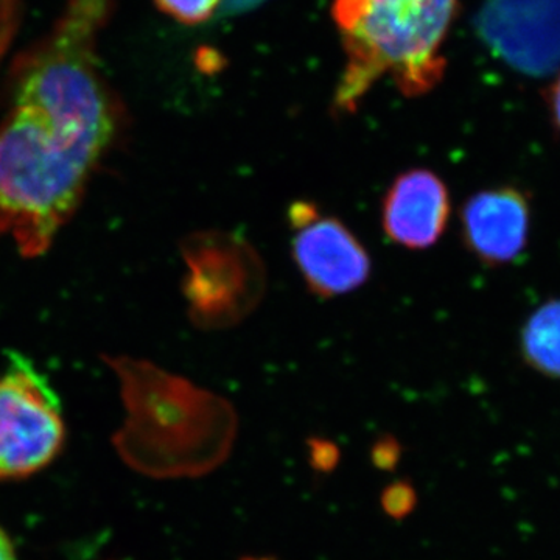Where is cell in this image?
<instances>
[{"label": "cell", "instance_id": "1", "mask_svg": "<svg viewBox=\"0 0 560 560\" xmlns=\"http://www.w3.org/2000/svg\"><path fill=\"white\" fill-rule=\"evenodd\" d=\"M106 363L120 383L127 418L114 438L121 458L151 478H201L230 458L238 415L226 397L132 357Z\"/></svg>", "mask_w": 560, "mask_h": 560}, {"label": "cell", "instance_id": "2", "mask_svg": "<svg viewBox=\"0 0 560 560\" xmlns=\"http://www.w3.org/2000/svg\"><path fill=\"white\" fill-rule=\"evenodd\" d=\"M105 151L32 106L10 105L0 125V237L24 257L46 254Z\"/></svg>", "mask_w": 560, "mask_h": 560}, {"label": "cell", "instance_id": "3", "mask_svg": "<svg viewBox=\"0 0 560 560\" xmlns=\"http://www.w3.org/2000/svg\"><path fill=\"white\" fill-rule=\"evenodd\" d=\"M458 0H337L334 16L342 33L348 66L337 95L338 113H352L386 72L408 97L436 86L445 62L438 57Z\"/></svg>", "mask_w": 560, "mask_h": 560}, {"label": "cell", "instance_id": "4", "mask_svg": "<svg viewBox=\"0 0 560 560\" xmlns=\"http://www.w3.org/2000/svg\"><path fill=\"white\" fill-rule=\"evenodd\" d=\"M187 315L206 331L232 329L260 307L268 272L259 250L242 235L223 230L190 232L179 245Z\"/></svg>", "mask_w": 560, "mask_h": 560}, {"label": "cell", "instance_id": "5", "mask_svg": "<svg viewBox=\"0 0 560 560\" xmlns=\"http://www.w3.org/2000/svg\"><path fill=\"white\" fill-rule=\"evenodd\" d=\"M66 440L60 397L20 352L0 372V481L21 480L49 466Z\"/></svg>", "mask_w": 560, "mask_h": 560}, {"label": "cell", "instance_id": "6", "mask_svg": "<svg viewBox=\"0 0 560 560\" xmlns=\"http://www.w3.org/2000/svg\"><path fill=\"white\" fill-rule=\"evenodd\" d=\"M289 221L293 228L291 257L315 296H346L370 280V253L345 221L323 215L308 201L294 202Z\"/></svg>", "mask_w": 560, "mask_h": 560}, {"label": "cell", "instance_id": "7", "mask_svg": "<svg viewBox=\"0 0 560 560\" xmlns=\"http://www.w3.org/2000/svg\"><path fill=\"white\" fill-rule=\"evenodd\" d=\"M475 31L517 72L541 77L560 68V0H486Z\"/></svg>", "mask_w": 560, "mask_h": 560}, {"label": "cell", "instance_id": "8", "mask_svg": "<svg viewBox=\"0 0 560 560\" xmlns=\"http://www.w3.org/2000/svg\"><path fill=\"white\" fill-rule=\"evenodd\" d=\"M460 238L485 267L499 268L522 256L529 242L530 201L514 186L470 195L459 213Z\"/></svg>", "mask_w": 560, "mask_h": 560}, {"label": "cell", "instance_id": "9", "mask_svg": "<svg viewBox=\"0 0 560 560\" xmlns=\"http://www.w3.org/2000/svg\"><path fill=\"white\" fill-rule=\"evenodd\" d=\"M452 200L447 184L429 168L401 172L382 200L381 221L386 237L401 248L425 250L441 241Z\"/></svg>", "mask_w": 560, "mask_h": 560}, {"label": "cell", "instance_id": "10", "mask_svg": "<svg viewBox=\"0 0 560 560\" xmlns=\"http://www.w3.org/2000/svg\"><path fill=\"white\" fill-rule=\"evenodd\" d=\"M521 350L530 370L560 378V300L545 302L526 319Z\"/></svg>", "mask_w": 560, "mask_h": 560}, {"label": "cell", "instance_id": "11", "mask_svg": "<svg viewBox=\"0 0 560 560\" xmlns=\"http://www.w3.org/2000/svg\"><path fill=\"white\" fill-rule=\"evenodd\" d=\"M382 510L393 521H404L418 506V492L408 480L390 482L382 490Z\"/></svg>", "mask_w": 560, "mask_h": 560}, {"label": "cell", "instance_id": "12", "mask_svg": "<svg viewBox=\"0 0 560 560\" xmlns=\"http://www.w3.org/2000/svg\"><path fill=\"white\" fill-rule=\"evenodd\" d=\"M220 2L221 0H154L162 13L186 25L208 21Z\"/></svg>", "mask_w": 560, "mask_h": 560}, {"label": "cell", "instance_id": "13", "mask_svg": "<svg viewBox=\"0 0 560 560\" xmlns=\"http://www.w3.org/2000/svg\"><path fill=\"white\" fill-rule=\"evenodd\" d=\"M24 13V0H0V69L20 35Z\"/></svg>", "mask_w": 560, "mask_h": 560}, {"label": "cell", "instance_id": "14", "mask_svg": "<svg viewBox=\"0 0 560 560\" xmlns=\"http://www.w3.org/2000/svg\"><path fill=\"white\" fill-rule=\"evenodd\" d=\"M308 463L316 474H331L341 460V451L326 438L313 436L307 440Z\"/></svg>", "mask_w": 560, "mask_h": 560}, {"label": "cell", "instance_id": "15", "mask_svg": "<svg viewBox=\"0 0 560 560\" xmlns=\"http://www.w3.org/2000/svg\"><path fill=\"white\" fill-rule=\"evenodd\" d=\"M401 445L397 438L383 434L371 448V463L381 471H396L401 459Z\"/></svg>", "mask_w": 560, "mask_h": 560}, {"label": "cell", "instance_id": "16", "mask_svg": "<svg viewBox=\"0 0 560 560\" xmlns=\"http://www.w3.org/2000/svg\"><path fill=\"white\" fill-rule=\"evenodd\" d=\"M545 102H547L552 127L560 132V75L548 88L547 94H545Z\"/></svg>", "mask_w": 560, "mask_h": 560}, {"label": "cell", "instance_id": "17", "mask_svg": "<svg viewBox=\"0 0 560 560\" xmlns=\"http://www.w3.org/2000/svg\"><path fill=\"white\" fill-rule=\"evenodd\" d=\"M261 0H224L223 3V13L226 14H237L243 13V11L254 9V7L259 5Z\"/></svg>", "mask_w": 560, "mask_h": 560}, {"label": "cell", "instance_id": "18", "mask_svg": "<svg viewBox=\"0 0 560 560\" xmlns=\"http://www.w3.org/2000/svg\"><path fill=\"white\" fill-rule=\"evenodd\" d=\"M0 560H16L13 541L2 528H0Z\"/></svg>", "mask_w": 560, "mask_h": 560}, {"label": "cell", "instance_id": "19", "mask_svg": "<svg viewBox=\"0 0 560 560\" xmlns=\"http://www.w3.org/2000/svg\"><path fill=\"white\" fill-rule=\"evenodd\" d=\"M241 560H278L275 558H254V556H246V558H242Z\"/></svg>", "mask_w": 560, "mask_h": 560}]
</instances>
